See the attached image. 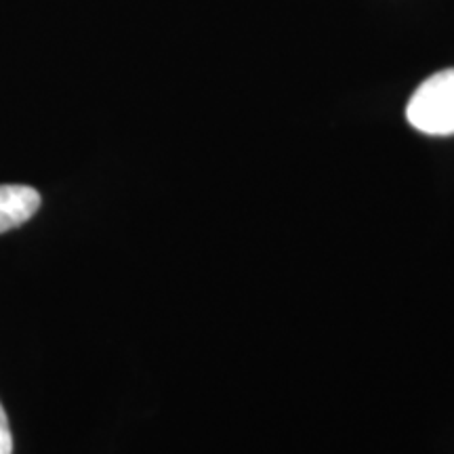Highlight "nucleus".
I'll use <instances>...</instances> for the list:
<instances>
[{
  "mask_svg": "<svg viewBox=\"0 0 454 454\" xmlns=\"http://www.w3.org/2000/svg\"><path fill=\"white\" fill-rule=\"evenodd\" d=\"M0 454H13V434H11L7 412L0 404Z\"/></svg>",
  "mask_w": 454,
  "mask_h": 454,
  "instance_id": "7ed1b4c3",
  "label": "nucleus"
},
{
  "mask_svg": "<svg viewBox=\"0 0 454 454\" xmlns=\"http://www.w3.org/2000/svg\"><path fill=\"white\" fill-rule=\"evenodd\" d=\"M406 118L425 135H454V67L434 74L414 90Z\"/></svg>",
  "mask_w": 454,
  "mask_h": 454,
  "instance_id": "f257e3e1",
  "label": "nucleus"
},
{
  "mask_svg": "<svg viewBox=\"0 0 454 454\" xmlns=\"http://www.w3.org/2000/svg\"><path fill=\"white\" fill-rule=\"evenodd\" d=\"M41 208V194L30 185H0V234L24 225Z\"/></svg>",
  "mask_w": 454,
  "mask_h": 454,
  "instance_id": "f03ea898",
  "label": "nucleus"
}]
</instances>
